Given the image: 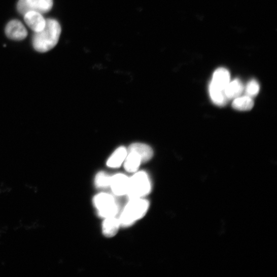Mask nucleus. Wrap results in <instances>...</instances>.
Masks as SVG:
<instances>
[{"instance_id":"obj_18","label":"nucleus","mask_w":277,"mask_h":277,"mask_svg":"<svg viewBox=\"0 0 277 277\" xmlns=\"http://www.w3.org/2000/svg\"><path fill=\"white\" fill-rule=\"evenodd\" d=\"M259 91V84L256 80L253 79L247 84L245 89L246 95L253 98L258 94Z\"/></svg>"},{"instance_id":"obj_9","label":"nucleus","mask_w":277,"mask_h":277,"mask_svg":"<svg viewBox=\"0 0 277 277\" xmlns=\"http://www.w3.org/2000/svg\"><path fill=\"white\" fill-rule=\"evenodd\" d=\"M230 74L224 68H219L214 73L210 84L220 89L224 90L230 82Z\"/></svg>"},{"instance_id":"obj_2","label":"nucleus","mask_w":277,"mask_h":277,"mask_svg":"<svg viewBox=\"0 0 277 277\" xmlns=\"http://www.w3.org/2000/svg\"><path fill=\"white\" fill-rule=\"evenodd\" d=\"M149 206V201L143 198L129 200L119 219L121 226L129 227L143 218L147 214Z\"/></svg>"},{"instance_id":"obj_5","label":"nucleus","mask_w":277,"mask_h":277,"mask_svg":"<svg viewBox=\"0 0 277 277\" xmlns=\"http://www.w3.org/2000/svg\"><path fill=\"white\" fill-rule=\"evenodd\" d=\"M53 6V0H19L17 9L22 15L29 12L42 14L50 12Z\"/></svg>"},{"instance_id":"obj_13","label":"nucleus","mask_w":277,"mask_h":277,"mask_svg":"<svg viewBox=\"0 0 277 277\" xmlns=\"http://www.w3.org/2000/svg\"><path fill=\"white\" fill-rule=\"evenodd\" d=\"M127 154L124 161L125 169L129 172H134L140 168L142 161L136 153L127 151Z\"/></svg>"},{"instance_id":"obj_3","label":"nucleus","mask_w":277,"mask_h":277,"mask_svg":"<svg viewBox=\"0 0 277 277\" xmlns=\"http://www.w3.org/2000/svg\"><path fill=\"white\" fill-rule=\"evenodd\" d=\"M151 183L148 174L145 171L135 173L129 178L127 196L129 199L143 198L150 194Z\"/></svg>"},{"instance_id":"obj_10","label":"nucleus","mask_w":277,"mask_h":277,"mask_svg":"<svg viewBox=\"0 0 277 277\" xmlns=\"http://www.w3.org/2000/svg\"><path fill=\"white\" fill-rule=\"evenodd\" d=\"M244 90L245 87L243 83L240 80L236 79L229 82L224 89V92L228 100L241 96Z\"/></svg>"},{"instance_id":"obj_4","label":"nucleus","mask_w":277,"mask_h":277,"mask_svg":"<svg viewBox=\"0 0 277 277\" xmlns=\"http://www.w3.org/2000/svg\"><path fill=\"white\" fill-rule=\"evenodd\" d=\"M93 204L99 216L102 218L116 217L119 212V206L115 199L107 193L97 195L93 199Z\"/></svg>"},{"instance_id":"obj_17","label":"nucleus","mask_w":277,"mask_h":277,"mask_svg":"<svg viewBox=\"0 0 277 277\" xmlns=\"http://www.w3.org/2000/svg\"><path fill=\"white\" fill-rule=\"evenodd\" d=\"M111 177L106 172L101 171L96 176L95 183L97 188L105 189L110 187Z\"/></svg>"},{"instance_id":"obj_14","label":"nucleus","mask_w":277,"mask_h":277,"mask_svg":"<svg viewBox=\"0 0 277 277\" xmlns=\"http://www.w3.org/2000/svg\"><path fill=\"white\" fill-rule=\"evenodd\" d=\"M127 153V150L124 147L119 148L109 159L107 165L112 168L120 167L124 162Z\"/></svg>"},{"instance_id":"obj_8","label":"nucleus","mask_w":277,"mask_h":277,"mask_svg":"<svg viewBox=\"0 0 277 277\" xmlns=\"http://www.w3.org/2000/svg\"><path fill=\"white\" fill-rule=\"evenodd\" d=\"M24 19L28 26L34 32H38L43 29L46 20L41 14L36 12H29L24 15Z\"/></svg>"},{"instance_id":"obj_6","label":"nucleus","mask_w":277,"mask_h":277,"mask_svg":"<svg viewBox=\"0 0 277 277\" xmlns=\"http://www.w3.org/2000/svg\"><path fill=\"white\" fill-rule=\"evenodd\" d=\"M129 178L122 174L111 177L110 187L114 195L118 196L126 195L129 186Z\"/></svg>"},{"instance_id":"obj_15","label":"nucleus","mask_w":277,"mask_h":277,"mask_svg":"<svg viewBox=\"0 0 277 277\" xmlns=\"http://www.w3.org/2000/svg\"><path fill=\"white\" fill-rule=\"evenodd\" d=\"M210 95L214 103L219 107L225 106L227 102L224 90L217 88L210 84L209 87Z\"/></svg>"},{"instance_id":"obj_11","label":"nucleus","mask_w":277,"mask_h":277,"mask_svg":"<svg viewBox=\"0 0 277 277\" xmlns=\"http://www.w3.org/2000/svg\"><path fill=\"white\" fill-rule=\"evenodd\" d=\"M127 151L136 153L141 158L142 162L149 161L152 158L154 155L153 151L150 146L141 143L131 145Z\"/></svg>"},{"instance_id":"obj_12","label":"nucleus","mask_w":277,"mask_h":277,"mask_svg":"<svg viewBox=\"0 0 277 277\" xmlns=\"http://www.w3.org/2000/svg\"><path fill=\"white\" fill-rule=\"evenodd\" d=\"M120 226L119 220L116 217L105 218L102 224V233L107 237H114L117 234Z\"/></svg>"},{"instance_id":"obj_16","label":"nucleus","mask_w":277,"mask_h":277,"mask_svg":"<svg viewBox=\"0 0 277 277\" xmlns=\"http://www.w3.org/2000/svg\"><path fill=\"white\" fill-rule=\"evenodd\" d=\"M254 105L253 99L248 96H240L235 99L232 103L233 108L240 111H248L252 109Z\"/></svg>"},{"instance_id":"obj_7","label":"nucleus","mask_w":277,"mask_h":277,"mask_svg":"<svg viewBox=\"0 0 277 277\" xmlns=\"http://www.w3.org/2000/svg\"><path fill=\"white\" fill-rule=\"evenodd\" d=\"M6 33L9 38L19 41L26 38L27 31L21 22L18 20H13L7 25Z\"/></svg>"},{"instance_id":"obj_1","label":"nucleus","mask_w":277,"mask_h":277,"mask_svg":"<svg viewBox=\"0 0 277 277\" xmlns=\"http://www.w3.org/2000/svg\"><path fill=\"white\" fill-rule=\"evenodd\" d=\"M61 32L59 22L54 19L46 20L42 30L34 32L32 38L34 49L40 53H45L53 49L57 44Z\"/></svg>"}]
</instances>
